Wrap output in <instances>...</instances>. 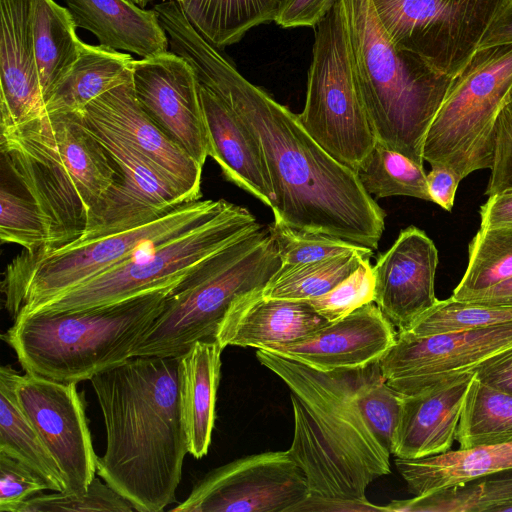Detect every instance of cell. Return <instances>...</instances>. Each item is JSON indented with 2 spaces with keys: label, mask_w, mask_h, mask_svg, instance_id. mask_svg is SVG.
I'll use <instances>...</instances> for the list:
<instances>
[{
  "label": "cell",
  "mask_w": 512,
  "mask_h": 512,
  "mask_svg": "<svg viewBox=\"0 0 512 512\" xmlns=\"http://www.w3.org/2000/svg\"><path fill=\"white\" fill-rule=\"evenodd\" d=\"M169 50L185 59L205 87L258 140L274 195V220L301 231L337 237L375 251L386 213L356 173L330 156L298 115L249 82L184 15L165 27Z\"/></svg>",
  "instance_id": "obj_1"
},
{
  "label": "cell",
  "mask_w": 512,
  "mask_h": 512,
  "mask_svg": "<svg viewBox=\"0 0 512 512\" xmlns=\"http://www.w3.org/2000/svg\"><path fill=\"white\" fill-rule=\"evenodd\" d=\"M90 381L107 440L97 474L135 511H163L176 500L189 453L180 357H131Z\"/></svg>",
  "instance_id": "obj_2"
},
{
  "label": "cell",
  "mask_w": 512,
  "mask_h": 512,
  "mask_svg": "<svg viewBox=\"0 0 512 512\" xmlns=\"http://www.w3.org/2000/svg\"><path fill=\"white\" fill-rule=\"evenodd\" d=\"M258 361L289 388L294 435L288 452L305 474L310 497L367 501V487L391 471V453L358 402L361 368L320 371L257 349Z\"/></svg>",
  "instance_id": "obj_3"
},
{
  "label": "cell",
  "mask_w": 512,
  "mask_h": 512,
  "mask_svg": "<svg viewBox=\"0 0 512 512\" xmlns=\"http://www.w3.org/2000/svg\"><path fill=\"white\" fill-rule=\"evenodd\" d=\"M0 146L2 164L43 216L42 251L81 239L90 213L119 177L82 113L45 114L1 129Z\"/></svg>",
  "instance_id": "obj_4"
},
{
  "label": "cell",
  "mask_w": 512,
  "mask_h": 512,
  "mask_svg": "<svg viewBox=\"0 0 512 512\" xmlns=\"http://www.w3.org/2000/svg\"><path fill=\"white\" fill-rule=\"evenodd\" d=\"M353 67L377 142L423 166L428 129L452 82L397 47L371 0H344Z\"/></svg>",
  "instance_id": "obj_5"
},
{
  "label": "cell",
  "mask_w": 512,
  "mask_h": 512,
  "mask_svg": "<svg viewBox=\"0 0 512 512\" xmlns=\"http://www.w3.org/2000/svg\"><path fill=\"white\" fill-rule=\"evenodd\" d=\"M174 288L89 310L17 316L2 339L25 373L68 383L91 380L133 357Z\"/></svg>",
  "instance_id": "obj_6"
},
{
  "label": "cell",
  "mask_w": 512,
  "mask_h": 512,
  "mask_svg": "<svg viewBox=\"0 0 512 512\" xmlns=\"http://www.w3.org/2000/svg\"><path fill=\"white\" fill-rule=\"evenodd\" d=\"M281 266L270 226L260 223L204 260L166 296L133 357H180L196 341L215 338L232 303L264 289Z\"/></svg>",
  "instance_id": "obj_7"
},
{
  "label": "cell",
  "mask_w": 512,
  "mask_h": 512,
  "mask_svg": "<svg viewBox=\"0 0 512 512\" xmlns=\"http://www.w3.org/2000/svg\"><path fill=\"white\" fill-rule=\"evenodd\" d=\"M230 202L197 200L141 226L66 246L23 251L7 266L1 285L5 308L19 313L50 300L116 266L141 250L187 232L223 211Z\"/></svg>",
  "instance_id": "obj_8"
},
{
  "label": "cell",
  "mask_w": 512,
  "mask_h": 512,
  "mask_svg": "<svg viewBox=\"0 0 512 512\" xmlns=\"http://www.w3.org/2000/svg\"><path fill=\"white\" fill-rule=\"evenodd\" d=\"M259 225L246 208L229 203L205 223L147 247L18 316L89 310L116 304L152 290L176 287L208 257Z\"/></svg>",
  "instance_id": "obj_9"
},
{
  "label": "cell",
  "mask_w": 512,
  "mask_h": 512,
  "mask_svg": "<svg viewBox=\"0 0 512 512\" xmlns=\"http://www.w3.org/2000/svg\"><path fill=\"white\" fill-rule=\"evenodd\" d=\"M512 89V43L478 48L452 78L423 145L431 166L451 169L460 180L490 169L498 115Z\"/></svg>",
  "instance_id": "obj_10"
},
{
  "label": "cell",
  "mask_w": 512,
  "mask_h": 512,
  "mask_svg": "<svg viewBox=\"0 0 512 512\" xmlns=\"http://www.w3.org/2000/svg\"><path fill=\"white\" fill-rule=\"evenodd\" d=\"M308 134L354 172L377 143L356 80L344 0L315 32L303 111Z\"/></svg>",
  "instance_id": "obj_11"
},
{
  "label": "cell",
  "mask_w": 512,
  "mask_h": 512,
  "mask_svg": "<svg viewBox=\"0 0 512 512\" xmlns=\"http://www.w3.org/2000/svg\"><path fill=\"white\" fill-rule=\"evenodd\" d=\"M389 39L454 77L510 0H371Z\"/></svg>",
  "instance_id": "obj_12"
},
{
  "label": "cell",
  "mask_w": 512,
  "mask_h": 512,
  "mask_svg": "<svg viewBox=\"0 0 512 512\" xmlns=\"http://www.w3.org/2000/svg\"><path fill=\"white\" fill-rule=\"evenodd\" d=\"M309 495L302 469L286 451L248 455L199 480L174 512H293Z\"/></svg>",
  "instance_id": "obj_13"
},
{
  "label": "cell",
  "mask_w": 512,
  "mask_h": 512,
  "mask_svg": "<svg viewBox=\"0 0 512 512\" xmlns=\"http://www.w3.org/2000/svg\"><path fill=\"white\" fill-rule=\"evenodd\" d=\"M83 119L117 165L119 177L90 213L85 232L78 241L141 226L190 202L126 140L98 123Z\"/></svg>",
  "instance_id": "obj_14"
},
{
  "label": "cell",
  "mask_w": 512,
  "mask_h": 512,
  "mask_svg": "<svg viewBox=\"0 0 512 512\" xmlns=\"http://www.w3.org/2000/svg\"><path fill=\"white\" fill-rule=\"evenodd\" d=\"M512 347V321L483 328L413 336L398 332L379 359L387 383L409 394L444 378L473 370Z\"/></svg>",
  "instance_id": "obj_15"
},
{
  "label": "cell",
  "mask_w": 512,
  "mask_h": 512,
  "mask_svg": "<svg viewBox=\"0 0 512 512\" xmlns=\"http://www.w3.org/2000/svg\"><path fill=\"white\" fill-rule=\"evenodd\" d=\"M76 384L25 373L16 383V396L58 464L67 493L84 494L96 477L98 457Z\"/></svg>",
  "instance_id": "obj_16"
},
{
  "label": "cell",
  "mask_w": 512,
  "mask_h": 512,
  "mask_svg": "<svg viewBox=\"0 0 512 512\" xmlns=\"http://www.w3.org/2000/svg\"><path fill=\"white\" fill-rule=\"evenodd\" d=\"M131 78L143 110L203 167L209 156V141L200 83L192 66L169 50L134 60Z\"/></svg>",
  "instance_id": "obj_17"
},
{
  "label": "cell",
  "mask_w": 512,
  "mask_h": 512,
  "mask_svg": "<svg viewBox=\"0 0 512 512\" xmlns=\"http://www.w3.org/2000/svg\"><path fill=\"white\" fill-rule=\"evenodd\" d=\"M82 115L131 144L190 202L200 200L203 167L143 110L131 77L92 100Z\"/></svg>",
  "instance_id": "obj_18"
},
{
  "label": "cell",
  "mask_w": 512,
  "mask_h": 512,
  "mask_svg": "<svg viewBox=\"0 0 512 512\" xmlns=\"http://www.w3.org/2000/svg\"><path fill=\"white\" fill-rule=\"evenodd\" d=\"M438 261L433 241L415 226L402 230L377 258L374 303L397 331L407 329L438 300L434 289Z\"/></svg>",
  "instance_id": "obj_19"
},
{
  "label": "cell",
  "mask_w": 512,
  "mask_h": 512,
  "mask_svg": "<svg viewBox=\"0 0 512 512\" xmlns=\"http://www.w3.org/2000/svg\"><path fill=\"white\" fill-rule=\"evenodd\" d=\"M396 335L395 327L371 302L301 340L262 350L320 371L352 370L379 360Z\"/></svg>",
  "instance_id": "obj_20"
},
{
  "label": "cell",
  "mask_w": 512,
  "mask_h": 512,
  "mask_svg": "<svg viewBox=\"0 0 512 512\" xmlns=\"http://www.w3.org/2000/svg\"><path fill=\"white\" fill-rule=\"evenodd\" d=\"M473 375V372L453 375L402 394L392 448L395 457L421 458L451 449Z\"/></svg>",
  "instance_id": "obj_21"
},
{
  "label": "cell",
  "mask_w": 512,
  "mask_h": 512,
  "mask_svg": "<svg viewBox=\"0 0 512 512\" xmlns=\"http://www.w3.org/2000/svg\"><path fill=\"white\" fill-rule=\"evenodd\" d=\"M31 0H0V127L42 116L43 93L32 33Z\"/></svg>",
  "instance_id": "obj_22"
},
{
  "label": "cell",
  "mask_w": 512,
  "mask_h": 512,
  "mask_svg": "<svg viewBox=\"0 0 512 512\" xmlns=\"http://www.w3.org/2000/svg\"><path fill=\"white\" fill-rule=\"evenodd\" d=\"M262 290L235 300L216 333V340L227 346L263 349L301 340L329 322L307 301L270 299Z\"/></svg>",
  "instance_id": "obj_23"
},
{
  "label": "cell",
  "mask_w": 512,
  "mask_h": 512,
  "mask_svg": "<svg viewBox=\"0 0 512 512\" xmlns=\"http://www.w3.org/2000/svg\"><path fill=\"white\" fill-rule=\"evenodd\" d=\"M200 96L208 155L218 163L228 181L272 209L273 190L258 140L226 103L201 85Z\"/></svg>",
  "instance_id": "obj_24"
},
{
  "label": "cell",
  "mask_w": 512,
  "mask_h": 512,
  "mask_svg": "<svg viewBox=\"0 0 512 512\" xmlns=\"http://www.w3.org/2000/svg\"><path fill=\"white\" fill-rule=\"evenodd\" d=\"M77 28L88 30L99 44L150 58L169 51L167 34L154 9L130 0H64Z\"/></svg>",
  "instance_id": "obj_25"
},
{
  "label": "cell",
  "mask_w": 512,
  "mask_h": 512,
  "mask_svg": "<svg viewBox=\"0 0 512 512\" xmlns=\"http://www.w3.org/2000/svg\"><path fill=\"white\" fill-rule=\"evenodd\" d=\"M223 347L216 338L196 341L180 356V392L188 452L208 453L216 417Z\"/></svg>",
  "instance_id": "obj_26"
},
{
  "label": "cell",
  "mask_w": 512,
  "mask_h": 512,
  "mask_svg": "<svg viewBox=\"0 0 512 512\" xmlns=\"http://www.w3.org/2000/svg\"><path fill=\"white\" fill-rule=\"evenodd\" d=\"M414 496L464 485L512 466V443L479 445L421 457L395 458Z\"/></svg>",
  "instance_id": "obj_27"
},
{
  "label": "cell",
  "mask_w": 512,
  "mask_h": 512,
  "mask_svg": "<svg viewBox=\"0 0 512 512\" xmlns=\"http://www.w3.org/2000/svg\"><path fill=\"white\" fill-rule=\"evenodd\" d=\"M131 55L83 42L74 63L46 96L42 115L82 113L95 98L131 77Z\"/></svg>",
  "instance_id": "obj_28"
},
{
  "label": "cell",
  "mask_w": 512,
  "mask_h": 512,
  "mask_svg": "<svg viewBox=\"0 0 512 512\" xmlns=\"http://www.w3.org/2000/svg\"><path fill=\"white\" fill-rule=\"evenodd\" d=\"M20 375L10 365L0 368V452L30 467L50 490L67 492L58 464L18 402L16 383Z\"/></svg>",
  "instance_id": "obj_29"
},
{
  "label": "cell",
  "mask_w": 512,
  "mask_h": 512,
  "mask_svg": "<svg viewBox=\"0 0 512 512\" xmlns=\"http://www.w3.org/2000/svg\"><path fill=\"white\" fill-rule=\"evenodd\" d=\"M30 21L44 104L54 85L77 59L83 42L68 9L54 0H31Z\"/></svg>",
  "instance_id": "obj_30"
},
{
  "label": "cell",
  "mask_w": 512,
  "mask_h": 512,
  "mask_svg": "<svg viewBox=\"0 0 512 512\" xmlns=\"http://www.w3.org/2000/svg\"><path fill=\"white\" fill-rule=\"evenodd\" d=\"M282 0H184L194 29L218 49L239 42L252 28L274 21Z\"/></svg>",
  "instance_id": "obj_31"
},
{
  "label": "cell",
  "mask_w": 512,
  "mask_h": 512,
  "mask_svg": "<svg viewBox=\"0 0 512 512\" xmlns=\"http://www.w3.org/2000/svg\"><path fill=\"white\" fill-rule=\"evenodd\" d=\"M385 512H512V466L470 483L393 500Z\"/></svg>",
  "instance_id": "obj_32"
},
{
  "label": "cell",
  "mask_w": 512,
  "mask_h": 512,
  "mask_svg": "<svg viewBox=\"0 0 512 512\" xmlns=\"http://www.w3.org/2000/svg\"><path fill=\"white\" fill-rule=\"evenodd\" d=\"M456 440L460 448L512 443V394L489 387L473 375Z\"/></svg>",
  "instance_id": "obj_33"
},
{
  "label": "cell",
  "mask_w": 512,
  "mask_h": 512,
  "mask_svg": "<svg viewBox=\"0 0 512 512\" xmlns=\"http://www.w3.org/2000/svg\"><path fill=\"white\" fill-rule=\"evenodd\" d=\"M373 253L372 250L359 251L306 264L282 265L262 290V296L309 301L332 290Z\"/></svg>",
  "instance_id": "obj_34"
},
{
  "label": "cell",
  "mask_w": 512,
  "mask_h": 512,
  "mask_svg": "<svg viewBox=\"0 0 512 512\" xmlns=\"http://www.w3.org/2000/svg\"><path fill=\"white\" fill-rule=\"evenodd\" d=\"M355 173L371 197L409 196L431 201L423 166L379 142Z\"/></svg>",
  "instance_id": "obj_35"
},
{
  "label": "cell",
  "mask_w": 512,
  "mask_h": 512,
  "mask_svg": "<svg viewBox=\"0 0 512 512\" xmlns=\"http://www.w3.org/2000/svg\"><path fill=\"white\" fill-rule=\"evenodd\" d=\"M512 277V225L481 228L468 248L467 269L451 298L465 297Z\"/></svg>",
  "instance_id": "obj_36"
},
{
  "label": "cell",
  "mask_w": 512,
  "mask_h": 512,
  "mask_svg": "<svg viewBox=\"0 0 512 512\" xmlns=\"http://www.w3.org/2000/svg\"><path fill=\"white\" fill-rule=\"evenodd\" d=\"M511 321L512 307L457 301L450 297L437 300L407 329L398 332L413 336H427L483 328Z\"/></svg>",
  "instance_id": "obj_37"
},
{
  "label": "cell",
  "mask_w": 512,
  "mask_h": 512,
  "mask_svg": "<svg viewBox=\"0 0 512 512\" xmlns=\"http://www.w3.org/2000/svg\"><path fill=\"white\" fill-rule=\"evenodd\" d=\"M358 402L370 428L392 454L400 419L402 394L387 383L379 360L362 367Z\"/></svg>",
  "instance_id": "obj_38"
},
{
  "label": "cell",
  "mask_w": 512,
  "mask_h": 512,
  "mask_svg": "<svg viewBox=\"0 0 512 512\" xmlns=\"http://www.w3.org/2000/svg\"><path fill=\"white\" fill-rule=\"evenodd\" d=\"M0 238L29 253L42 251L47 245L45 223L37 204L22 188L16 190L4 179L0 187Z\"/></svg>",
  "instance_id": "obj_39"
},
{
  "label": "cell",
  "mask_w": 512,
  "mask_h": 512,
  "mask_svg": "<svg viewBox=\"0 0 512 512\" xmlns=\"http://www.w3.org/2000/svg\"><path fill=\"white\" fill-rule=\"evenodd\" d=\"M269 226L284 266L306 264L371 250L337 237L296 230L280 221L274 220Z\"/></svg>",
  "instance_id": "obj_40"
},
{
  "label": "cell",
  "mask_w": 512,
  "mask_h": 512,
  "mask_svg": "<svg viewBox=\"0 0 512 512\" xmlns=\"http://www.w3.org/2000/svg\"><path fill=\"white\" fill-rule=\"evenodd\" d=\"M132 512L133 505L120 493L95 477L84 494L55 491L53 494L34 495L26 500L18 512Z\"/></svg>",
  "instance_id": "obj_41"
},
{
  "label": "cell",
  "mask_w": 512,
  "mask_h": 512,
  "mask_svg": "<svg viewBox=\"0 0 512 512\" xmlns=\"http://www.w3.org/2000/svg\"><path fill=\"white\" fill-rule=\"evenodd\" d=\"M375 276L370 258L329 292L307 302L329 323L336 322L356 309L374 302Z\"/></svg>",
  "instance_id": "obj_42"
},
{
  "label": "cell",
  "mask_w": 512,
  "mask_h": 512,
  "mask_svg": "<svg viewBox=\"0 0 512 512\" xmlns=\"http://www.w3.org/2000/svg\"><path fill=\"white\" fill-rule=\"evenodd\" d=\"M50 490L30 467L0 452V511L18 512L35 494Z\"/></svg>",
  "instance_id": "obj_43"
},
{
  "label": "cell",
  "mask_w": 512,
  "mask_h": 512,
  "mask_svg": "<svg viewBox=\"0 0 512 512\" xmlns=\"http://www.w3.org/2000/svg\"><path fill=\"white\" fill-rule=\"evenodd\" d=\"M491 175L485 195L512 193V99L502 107L496 122Z\"/></svg>",
  "instance_id": "obj_44"
},
{
  "label": "cell",
  "mask_w": 512,
  "mask_h": 512,
  "mask_svg": "<svg viewBox=\"0 0 512 512\" xmlns=\"http://www.w3.org/2000/svg\"><path fill=\"white\" fill-rule=\"evenodd\" d=\"M338 0H282L274 22L283 28L317 27Z\"/></svg>",
  "instance_id": "obj_45"
},
{
  "label": "cell",
  "mask_w": 512,
  "mask_h": 512,
  "mask_svg": "<svg viewBox=\"0 0 512 512\" xmlns=\"http://www.w3.org/2000/svg\"><path fill=\"white\" fill-rule=\"evenodd\" d=\"M473 373L481 383L512 394V347L486 359Z\"/></svg>",
  "instance_id": "obj_46"
},
{
  "label": "cell",
  "mask_w": 512,
  "mask_h": 512,
  "mask_svg": "<svg viewBox=\"0 0 512 512\" xmlns=\"http://www.w3.org/2000/svg\"><path fill=\"white\" fill-rule=\"evenodd\" d=\"M431 167V171L427 174L431 202L438 204L447 211H451L454 206L457 188L461 180L451 169L447 167Z\"/></svg>",
  "instance_id": "obj_47"
},
{
  "label": "cell",
  "mask_w": 512,
  "mask_h": 512,
  "mask_svg": "<svg viewBox=\"0 0 512 512\" xmlns=\"http://www.w3.org/2000/svg\"><path fill=\"white\" fill-rule=\"evenodd\" d=\"M481 228L512 225V193L488 197L480 208Z\"/></svg>",
  "instance_id": "obj_48"
},
{
  "label": "cell",
  "mask_w": 512,
  "mask_h": 512,
  "mask_svg": "<svg viewBox=\"0 0 512 512\" xmlns=\"http://www.w3.org/2000/svg\"><path fill=\"white\" fill-rule=\"evenodd\" d=\"M300 511H385L384 506H377L367 501L328 500L307 496L293 512Z\"/></svg>",
  "instance_id": "obj_49"
},
{
  "label": "cell",
  "mask_w": 512,
  "mask_h": 512,
  "mask_svg": "<svg viewBox=\"0 0 512 512\" xmlns=\"http://www.w3.org/2000/svg\"><path fill=\"white\" fill-rule=\"evenodd\" d=\"M512 43V0L497 14L481 39L479 48Z\"/></svg>",
  "instance_id": "obj_50"
},
{
  "label": "cell",
  "mask_w": 512,
  "mask_h": 512,
  "mask_svg": "<svg viewBox=\"0 0 512 512\" xmlns=\"http://www.w3.org/2000/svg\"><path fill=\"white\" fill-rule=\"evenodd\" d=\"M460 301L512 307V277L485 290L471 294Z\"/></svg>",
  "instance_id": "obj_51"
},
{
  "label": "cell",
  "mask_w": 512,
  "mask_h": 512,
  "mask_svg": "<svg viewBox=\"0 0 512 512\" xmlns=\"http://www.w3.org/2000/svg\"><path fill=\"white\" fill-rule=\"evenodd\" d=\"M130 1L134 2L135 4H137L138 6H140L142 8H145L148 4L153 2V0H130Z\"/></svg>",
  "instance_id": "obj_52"
},
{
  "label": "cell",
  "mask_w": 512,
  "mask_h": 512,
  "mask_svg": "<svg viewBox=\"0 0 512 512\" xmlns=\"http://www.w3.org/2000/svg\"><path fill=\"white\" fill-rule=\"evenodd\" d=\"M509 97H510V98L512 99V89H511V92H510V95H509Z\"/></svg>",
  "instance_id": "obj_53"
},
{
  "label": "cell",
  "mask_w": 512,
  "mask_h": 512,
  "mask_svg": "<svg viewBox=\"0 0 512 512\" xmlns=\"http://www.w3.org/2000/svg\"><path fill=\"white\" fill-rule=\"evenodd\" d=\"M175 1H177V2H182V1H184V0H175Z\"/></svg>",
  "instance_id": "obj_54"
}]
</instances>
